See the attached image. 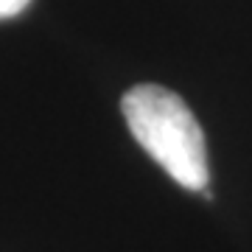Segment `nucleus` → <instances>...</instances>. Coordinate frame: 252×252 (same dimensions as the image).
<instances>
[{
	"mask_svg": "<svg viewBox=\"0 0 252 252\" xmlns=\"http://www.w3.org/2000/svg\"><path fill=\"white\" fill-rule=\"evenodd\" d=\"M129 132L174 182L205 190L210 182L205 132L177 93L160 84H137L121 98Z\"/></svg>",
	"mask_w": 252,
	"mask_h": 252,
	"instance_id": "nucleus-1",
	"label": "nucleus"
},
{
	"mask_svg": "<svg viewBox=\"0 0 252 252\" xmlns=\"http://www.w3.org/2000/svg\"><path fill=\"white\" fill-rule=\"evenodd\" d=\"M28 3H31V0H0V20L17 17V14L26 9Z\"/></svg>",
	"mask_w": 252,
	"mask_h": 252,
	"instance_id": "nucleus-2",
	"label": "nucleus"
}]
</instances>
